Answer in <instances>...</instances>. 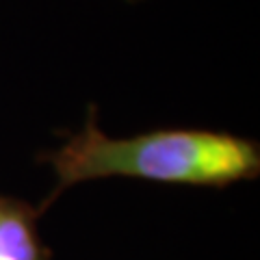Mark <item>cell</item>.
<instances>
[{
	"label": "cell",
	"mask_w": 260,
	"mask_h": 260,
	"mask_svg": "<svg viewBox=\"0 0 260 260\" xmlns=\"http://www.w3.org/2000/svg\"><path fill=\"white\" fill-rule=\"evenodd\" d=\"M0 260H50L26 204L0 198Z\"/></svg>",
	"instance_id": "cell-2"
},
{
	"label": "cell",
	"mask_w": 260,
	"mask_h": 260,
	"mask_svg": "<svg viewBox=\"0 0 260 260\" xmlns=\"http://www.w3.org/2000/svg\"><path fill=\"white\" fill-rule=\"evenodd\" d=\"M56 186L100 178H139L169 184L223 186L256 178L260 150L254 141L213 130H156L109 137L93 117L46 158Z\"/></svg>",
	"instance_id": "cell-1"
}]
</instances>
